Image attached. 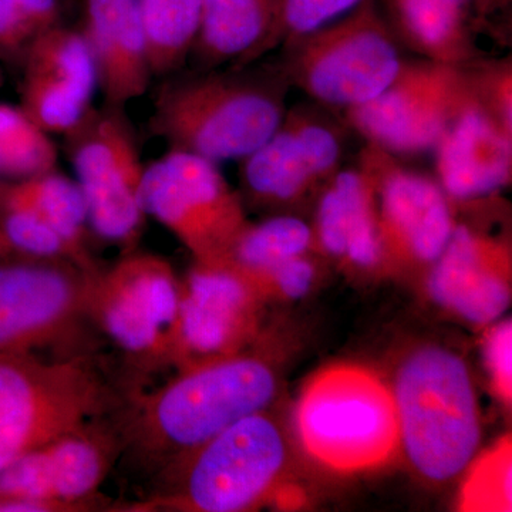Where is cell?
<instances>
[{
    "label": "cell",
    "instance_id": "cell-30",
    "mask_svg": "<svg viewBox=\"0 0 512 512\" xmlns=\"http://www.w3.org/2000/svg\"><path fill=\"white\" fill-rule=\"evenodd\" d=\"M285 120L291 124L296 137L301 141L303 150L320 185H325L342 170L345 154V136L342 127L332 117L325 114V107L299 106L286 110Z\"/></svg>",
    "mask_w": 512,
    "mask_h": 512
},
{
    "label": "cell",
    "instance_id": "cell-35",
    "mask_svg": "<svg viewBox=\"0 0 512 512\" xmlns=\"http://www.w3.org/2000/svg\"><path fill=\"white\" fill-rule=\"evenodd\" d=\"M484 359L494 392L505 404L512 397V326L511 320L498 323L487 333Z\"/></svg>",
    "mask_w": 512,
    "mask_h": 512
},
{
    "label": "cell",
    "instance_id": "cell-27",
    "mask_svg": "<svg viewBox=\"0 0 512 512\" xmlns=\"http://www.w3.org/2000/svg\"><path fill=\"white\" fill-rule=\"evenodd\" d=\"M23 73L43 74L69 84L86 96L99 90V72L82 30L62 23L33 40L22 59Z\"/></svg>",
    "mask_w": 512,
    "mask_h": 512
},
{
    "label": "cell",
    "instance_id": "cell-21",
    "mask_svg": "<svg viewBox=\"0 0 512 512\" xmlns=\"http://www.w3.org/2000/svg\"><path fill=\"white\" fill-rule=\"evenodd\" d=\"M278 0H201L190 59L197 70L248 66L265 57Z\"/></svg>",
    "mask_w": 512,
    "mask_h": 512
},
{
    "label": "cell",
    "instance_id": "cell-3",
    "mask_svg": "<svg viewBox=\"0 0 512 512\" xmlns=\"http://www.w3.org/2000/svg\"><path fill=\"white\" fill-rule=\"evenodd\" d=\"M128 394L87 353L0 355V473L46 441L119 412Z\"/></svg>",
    "mask_w": 512,
    "mask_h": 512
},
{
    "label": "cell",
    "instance_id": "cell-29",
    "mask_svg": "<svg viewBox=\"0 0 512 512\" xmlns=\"http://www.w3.org/2000/svg\"><path fill=\"white\" fill-rule=\"evenodd\" d=\"M20 107L47 134L69 133L93 107L92 97L69 84L43 76L23 73Z\"/></svg>",
    "mask_w": 512,
    "mask_h": 512
},
{
    "label": "cell",
    "instance_id": "cell-14",
    "mask_svg": "<svg viewBox=\"0 0 512 512\" xmlns=\"http://www.w3.org/2000/svg\"><path fill=\"white\" fill-rule=\"evenodd\" d=\"M264 295L234 265L195 261L181 281L174 367L232 355L258 335Z\"/></svg>",
    "mask_w": 512,
    "mask_h": 512
},
{
    "label": "cell",
    "instance_id": "cell-36",
    "mask_svg": "<svg viewBox=\"0 0 512 512\" xmlns=\"http://www.w3.org/2000/svg\"><path fill=\"white\" fill-rule=\"evenodd\" d=\"M315 276V262L309 254H306L276 266L271 272L262 276L255 286L264 296L268 291H276L285 298L299 299L311 289Z\"/></svg>",
    "mask_w": 512,
    "mask_h": 512
},
{
    "label": "cell",
    "instance_id": "cell-6",
    "mask_svg": "<svg viewBox=\"0 0 512 512\" xmlns=\"http://www.w3.org/2000/svg\"><path fill=\"white\" fill-rule=\"evenodd\" d=\"M377 0L345 18L286 43L276 60L289 86L315 104L346 111L362 106L396 79L406 60Z\"/></svg>",
    "mask_w": 512,
    "mask_h": 512
},
{
    "label": "cell",
    "instance_id": "cell-7",
    "mask_svg": "<svg viewBox=\"0 0 512 512\" xmlns=\"http://www.w3.org/2000/svg\"><path fill=\"white\" fill-rule=\"evenodd\" d=\"M295 423L306 453L342 473L382 466L399 450L392 390L363 367L316 373L303 387Z\"/></svg>",
    "mask_w": 512,
    "mask_h": 512
},
{
    "label": "cell",
    "instance_id": "cell-15",
    "mask_svg": "<svg viewBox=\"0 0 512 512\" xmlns=\"http://www.w3.org/2000/svg\"><path fill=\"white\" fill-rule=\"evenodd\" d=\"M360 158L375 175L383 264L433 265L456 227L453 201L436 180L380 148L367 144Z\"/></svg>",
    "mask_w": 512,
    "mask_h": 512
},
{
    "label": "cell",
    "instance_id": "cell-33",
    "mask_svg": "<svg viewBox=\"0 0 512 512\" xmlns=\"http://www.w3.org/2000/svg\"><path fill=\"white\" fill-rule=\"evenodd\" d=\"M367 0H278L274 30L265 47V57L286 43L325 28L345 18Z\"/></svg>",
    "mask_w": 512,
    "mask_h": 512
},
{
    "label": "cell",
    "instance_id": "cell-31",
    "mask_svg": "<svg viewBox=\"0 0 512 512\" xmlns=\"http://www.w3.org/2000/svg\"><path fill=\"white\" fill-rule=\"evenodd\" d=\"M62 16V0H0V57L22 62L33 40Z\"/></svg>",
    "mask_w": 512,
    "mask_h": 512
},
{
    "label": "cell",
    "instance_id": "cell-16",
    "mask_svg": "<svg viewBox=\"0 0 512 512\" xmlns=\"http://www.w3.org/2000/svg\"><path fill=\"white\" fill-rule=\"evenodd\" d=\"M434 302L474 325H490L511 301V248L473 225L456 222L450 241L430 266Z\"/></svg>",
    "mask_w": 512,
    "mask_h": 512
},
{
    "label": "cell",
    "instance_id": "cell-20",
    "mask_svg": "<svg viewBox=\"0 0 512 512\" xmlns=\"http://www.w3.org/2000/svg\"><path fill=\"white\" fill-rule=\"evenodd\" d=\"M312 228L323 254L360 269L383 265L375 175L362 158L356 168H342L320 191Z\"/></svg>",
    "mask_w": 512,
    "mask_h": 512
},
{
    "label": "cell",
    "instance_id": "cell-9",
    "mask_svg": "<svg viewBox=\"0 0 512 512\" xmlns=\"http://www.w3.org/2000/svg\"><path fill=\"white\" fill-rule=\"evenodd\" d=\"M121 456L117 413L66 431L0 473V512L128 511L99 491Z\"/></svg>",
    "mask_w": 512,
    "mask_h": 512
},
{
    "label": "cell",
    "instance_id": "cell-12",
    "mask_svg": "<svg viewBox=\"0 0 512 512\" xmlns=\"http://www.w3.org/2000/svg\"><path fill=\"white\" fill-rule=\"evenodd\" d=\"M96 269L52 259H0V355H37L72 343L90 325Z\"/></svg>",
    "mask_w": 512,
    "mask_h": 512
},
{
    "label": "cell",
    "instance_id": "cell-22",
    "mask_svg": "<svg viewBox=\"0 0 512 512\" xmlns=\"http://www.w3.org/2000/svg\"><path fill=\"white\" fill-rule=\"evenodd\" d=\"M239 180L242 201L261 207H288L323 190L285 117L262 146L239 160Z\"/></svg>",
    "mask_w": 512,
    "mask_h": 512
},
{
    "label": "cell",
    "instance_id": "cell-4",
    "mask_svg": "<svg viewBox=\"0 0 512 512\" xmlns=\"http://www.w3.org/2000/svg\"><path fill=\"white\" fill-rule=\"evenodd\" d=\"M399 448L414 471L446 483L470 467L481 441L476 390L466 362L440 346L410 352L392 389Z\"/></svg>",
    "mask_w": 512,
    "mask_h": 512
},
{
    "label": "cell",
    "instance_id": "cell-8",
    "mask_svg": "<svg viewBox=\"0 0 512 512\" xmlns=\"http://www.w3.org/2000/svg\"><path fill=\"white\" fill-rule=\"evenodd\" d=\"M181 279L163 256L124 252L97 268L89 293V320L120 353L134 379L174 367Z\"/></svg>",
    "mask_w": 512,
    "mask_h": 512
},
{
    "label": "cell",
    "instance_id": "cell-11",
    "mask_svg": "<svg viewBox=\"0 0 512 512\" xmlns=\"http://www.w3.org/2000/svg\"><path fill=\"white\" fill-rule=\"evenodd\" d=\"M141 204L147 217L160 222L200 262L227 258L249 224L244 201L220 164L180 150L147 165Z\"/></svg>",
    "mask_w": 512,
    "mask_h": 512
},
{
    "label": "cell",
    "instance_id": "cell-26",
    "mask_svg": "<svg viewBox=\"0 0 512 512\" xmlns=\"http://www.w3.org/2000/svg\"><path fill=\"white\" fill-rule=\"evenodd\" d=\"M9 194L32 207L74 247L89 252V214L82 190L74 178L56 168L20 181H2Z\"/></svg>",
    "mask_w": 512,
    "mask_h": 512
},
{
    "label": "cell",
    "instance_id": "cell-32",
    "mask_svg": "<svg viewBox=\"0 0 512 512\" xmlns=\"http://www.w3.org/2000/svg\"><path fill=\"white\" fill-rule=\"evenodd\" d=\"M511 478V441L504 439L471 466L461 490V510L511 511Z\"/></svg>",
    "mask_w": 512,
    "mask_h": 512
},
{
    "label": "cell",
    "instance_id": "cell-5",
    "mask_svg": "<svg viewBox=\"0 0 512 512\" xmlns=\"http://www.w3.org/2000/svg\"><path fill=\"white\" fill-rule=\"evenodd\" d=\"M286 464L278 423L251 414L158 474L150 498L131 511L244 512L274 493Z\"/></svg>",
    "mask_w": 512,
    "mask_h": 512
},
{
    "label": "cell",
    "instance_id": "cell-25",
    "mask_svg": "<svg viewBox=\"0 0 512 512\" xmlns=\"http://www.w3.org/2000/svg\"><path fill=\"white\" fill-rule=\"evenodd\" d=\"M153 77L171 76L188 62L200 26L201 0H138Z\"/></svg>",
    "mask_w": 512,
    "mask_h": 512
},
{
    "label": "cell",
    "instance_id": "cell-24",
    "mask_svg": "<svg viewBox=\"0 0 512 512\" xmlns=\"http://www.w3.org/2000/svg\"><path fill=\"white\" fill-rule=\"evenodd\" d=\"M0 259H52L96 269L90 252L70 244L25 202L0 184Z\"/></svg>",
    "mask_w": 512,
    "mask_h": 512
},
{
    "label": "cell",
    "instance_id": "cell-37",
    "mask_svg": "<svg viewBox=\"0 0 512 512\" xmlns=\"http://www.w3.org/2000/svg\"><path fill=\"white\" fill-rule=\"evenodd\" d=\"M2 83H3V77H2V72H0V86H2Z\"/></svg>",
    "mask_w": 512,
    "mask_h": 512
},
{
    "label": "cell",
    "instance_id": "cell-23",
    "mask_svg": "<svg viewBox=\"0 0 512 512\" xmlns=\"http://www.w3.org/2000/svg\"><path fill=\"white\" fill-rule=\"evenodd\" d=\"M315 245L313 228L302 218L278 214L265 221L249 222L225 258L256 284L262 276L289 259L311 254Z\"/></svg>",
    "mask_w": 512,
    "mask_h": 512
},
{
    "label": "cell",
    "instance_id": "cell-19",
    "mask_svg": "<svg viewBox=\"0 0 512 512\" xmlns=\"http://www.w3.org/2000/svg\"><path fill=\"white\" fill-rule=\"evenodd\" d=\"M82 33L92 49L104 103L126 107L153 79L138 0H83Z\"/></svg>",
    "mask_w": 512,
    "mask_h": 512
},
{
    "label": "cell",
    "instance_id": "cell-28",
    "mask_svg": "<svg viewBox=\"0 0 512 512\" xmlns=\"http://www.w3.org/2000/svg\"><path fill=\"white\" fill-rule=\"evenodd\" d=\"M57 148L22 107L0 103V180L20 181L56 168Z\"/></svg>",
    "mask_w": 512,
    "mask_h": 512
},
{
    "label": "cell",
    "instance_id": "cell-1",
    "mask_svg": "<svg viewBox=\"0 0 512 512\" xmlns=\"http://www.w3.org/2000/svg\"><path fill=\"white\" fill-rule=\"evenodd\" d=\"M276 392L274 366L247 349L181 367L153 393L128 394L117 412L123 456L157 477L232 424L265 412Z\"/></svg>",
    "mask_w": 512,
    "mask_h": 512
},
{
    "label": "cell",
    "instance_id": "cell-34",
    "mask_svg": "<svg viewBox=\"0 0 512 512\" xmlns=\"http://www.w3.org/2000/svg\"><path fill=\"white\" fill-rule=\"evenodd\" d=\"M478 103L490 113L512 137V62L504 59H484L463 67Z\"/></svg>",
    "mask_w": 512,
    "mask_h": 512
},
{
    "label": "cell",
    "instance_id": "cell-2",
    "mask_svg": "<svg viewBox=\"0 0 512 512\" xmlns=\"http://www.w3.org/2000/svg\"><path fill=\"white\" fill-rule=\"evenodd\" d=\"M291 89L275 62L181 74L158 90L150 130L170 150L239 161L281 126Z\"/></svg>",
    "mask_w": 512,
    "mask_h": 512
},
{
    "label": "cell",
    "instance_id": "cell-18",
    "mask_svg": "<svg viewBox=\"0 0 512 512\" xmlns=\"http://www.w3.org/2000/svg\"><path fill=\"white\" fill-rule=\"evenodd\" d=\"M433 153L437 183L453 202L494 197L511 184L512 137L478 103L471 87Z\"/></svg>",
    "mask_w": 512,
    "mask_h": 512
},
{
    "label": "cell",
    "instance_id": "cell-10",
    "mask_svg": "<svg viewBox=\"0 0 512 512\" xmlns=\"http://www.w3.org/2000/svg\"><path fill=\"white\" fill-rule=\"evenodd\" d=\"M63 137L90 229L124 252L136 249L147 220L141 204L146 165L126 107L93 106Z\"/></svg>",
    "mask_w": 512,
    "mask_h": 512
},
{
    "label": "cell",
    "instance_id": "cell-13",
    "mask_svg": "<svg viewBox=\"0 0 512 512\" xmlns=\"http://www.w3.org/2000/svg\"><path fill=\"white\" fill-rule=\"evenodd\" d=\"M468 94L463 67L406 60L379 96L343 116L370 146L394 157L417 156L436 148Z\"/></svg>",
    "mask_w": 512,
    "mask_h": 512
},
{
    "label": "cell",
    "instance_id": "cell-17",
    "mask_svg": "<svg viewBox=\"0 0 512 512\" xmlns=\"http://www.w3.org/2000/svg\"><path fill=\"white\" fill-rule=\"evenodd\" d=\"M384 19L400 45L421 59L466 67L484 59L481 36L510 0H382Z\"/></svg>",
    "mask_w": 512,
    "mask_h": 512
}]
</instances>
